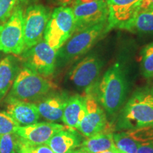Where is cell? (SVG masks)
I'll use <instances>...</instances> for the list:
<instances>
[{"label": "cell", "instance_id": "obj_1", "mask_svg": "<svg viewBox=\"0 0 153 153\" xmlns=\"http://www.w3.org/2000/svg\"><path fill=\"white\" fill-rule=\"evenodd\" d=\"M97 100L106 111L116 114L123 104L128 91V82L123 66L116 63L105 72L95 89Z\"/></svg>", "mask_w": 153, "mask_h": 153}, {"label": "cell", "instance_id": "obj_2", "mask_svg": "<svg viewBox=\"0 0 153 153\" xmlns=\"http://www.w3.org/2000/svg\"><path fill=\"white\" fill-rule=\"evenodd\" d=\"M153 126V94L150 89H137L120 112L118 130L128 131Z\"/></svg>", "mask_w": 153, "mask_h": 153}, {"label": "cell", "instance_id": "obj_3", "mask_svg": "<svg viewBox=\"0 0 153 153\" xmlns=\"http://www.w3.org/2000/svg\"><path fill=\"white\" fill-rule=\"evenodd\" d=\"M110 31L108 20L75 32L57 51L56 68L79 58Z\"/></svg>", "mask_w": 153, "mask_h": 153}, {"label": "cell", "instance_id": "obj_4", "mask_svg": "<svg viewBox=\"0 0 153 153\" xmlns=\"http://www.w3.org/2000/svg\"><path fill=\"white\" fill-rule=\"evenodd\" d=\"M55 85L27 68L20 69L7 98L28 101H39L55 89Z\"/></svg>", "mask_w": 153, "mask_h": 153}, {"label": "cell", "instance_id": "obj_5", "mask_svg": "<svg viewBox=\"0 0 153 153\" xmlns=\"http://www.w3.org/2000/svg\"><path fill=\"white\" fill-rule=\"evenodd\" d=\"M75 30V22L71 7L55 8L48 22L43 34L44 41L55 51H58Z\"/></svg>", "mask_w": 153, "mask_h": 153}, {"label": "cell", "instance_id": "obj_6", "mask_svg": "<svg viewBox=\"0 0 153 153\" xmlns=\"http://www.w3.org/2000/svg\"><path fill=\"white\" fill-rule=\"evenodd\" d=\"M0 51L14 55L24 51V12L19 4L15 6L7 22L0 25Z\"/></svg>", "mask_w": 153, "mask_h": 153}, {"label": "cell", "instance_id": "obj_7", "mask_svg": "<svg viewBox=\"0 0 153 153\" xmlns=\"http://www.w3.org/2000/svg\"><path fill=\"white\" fill-rule=\"evenodd\" d=\"M21 57L24 67L45 77L52 76L56 69L57 51L45 41L24 51Z\"/></svg>", "mask_w": 153, "mask_h": 153}, {"label": "cell", "instance_id": "obj_8", "mask_svg": "<svg viewBox=\"0 0 153 153\" xmlns=\"http://www.w3.org/2000/svg\"><path fill=\"white\" fill-rule=\"evenodd\" d=\"M51 14L49 9L43 4L27 7L24 14V51L42 41Z\"/></svg>", "mask_w": 153, "mask_h": 153}, {"label": "cell", "instance_id": "obj_9", "mask_svg": "<svg viewBox=\"0 0 153 153\" xmlns=\"http://www.w3.org/2000/svg\"><path fill=\"white\" fill-rule=\"evenodd\" d=\"M103 66L104 62L98 55H87L70 69L68 80L76 89L86 91L95 85Z\"/></svg>", "mask_w": 153, "mask_h": 153}, {"label": "cell", "instance_id": "obj_10", "mask_svg": "<svg viewBox=\"0 0 153 153\" xmlns=\"http://www.w3.org/2000/svg\"><path fill=\"white\" fill-rule=\"evenodd\" d=\"M85 114L76 130L84 136L89 137L104 131L108 125L103 107L89 91L85 95Z\"/></svg>", "mask_w": 153, "mask_h": 153}, {"label": "cell", "instance_id": "obj_11", "mask_svg": "<svg viewBox=\"0 0 153 153\" xmlns=\"http://www.w3.org/2000/svg\"><path fill=\"white\" fill-rule=\"evenodd\" d=\"M75 32L106 22L108 17L107 1H95L72 6Z\"/></svg>", "mask_w": 153, "mask_h": 153}, {"label": "cell", "instance_id": "obj_12", "mask_svg": "<svg viewBox=\"0 0 153 153\" xmlns=\"http://www.w3.org/2000/svg\"><path fill=\"white\" fill-rule=\"evenodd\" d=\"M68 127L53 122H40L19 126L15 133L24 142L31 145L45 144L55 133Z\"/></svg>", "mask_w": 153, "mask_h": 153}, {"label": "cell", "instance_id": "obj_13", "mask_svg": "<svg viewBox=\"0 0 153 153\" xmlns=\"http://www.w3.org/2000/svg\"><path fill=\"white\" fill-rule=\"evenodd\" d=\"M141 1L142 0H107L109 30L114 28L122 29L124 25L137 14Z\"/></svg>", "mask_w": 153, "mask_h": 153}, {"label": "cell", "instance_id": "obj_14", "mask_svg": "<svg viewBox=\"0 0 153 153\" xmlns=\"http://www.w3.org/2000/svg\"><path fill=\"white\" fill-rule=\"evenodd\" d=\"M6 102L5 111L20 126L31 125L39 120L40 114L34 103L12 98H7Z\"/></svg>", "mask_w": 153, "mask_h": 153}, {"label": "cell", "instance_id": "obj_15", "mask_svg": "<svg viewBox=\"0 0 153 153\" xmlns=\"http://www.w3.org/2000/svg\"><path fill=\"white\" fill-rule=\"evenodd\" d=\"M65 94H48L35 104L40 116L48 120L55 122L62 120L64 108L68 99Z\"/></svg>", "mask_w": 153, "mask_h": 153}, {"label": "cell", "instance_id": "obj_16", "mask_svg": "<svg viewBox=\"0 0 153 153\" xmlns=\"http://www.w3.org/2000/svg\"><path fill=\"white\" fill-rule=\"evenodd\" d=\"M74 129L68 128L59 131L45 143L54 153H69L82 145V137Z\"/></svg>", "mask_w": 153, "mask_h": 153}, {"label": "cell", "instance_id": "obj_17", "mask_svg": "<svg viewBox=\"0 0 153 153\" xmlns=\"http://www.w3.org/2000/svg\"><path fill=\"white\" fill-rule=\"evenodd\" d=\"M85 114V96L75 94L69 97L63 111L62 121L67 127L76 129Z\"/></svg>", "mask_w": 153, "mask_h": 153}, {"label": "cell", "instance_id": "obj_18", "mask_svg": "<svg viewBox=\"0 0 153 153\" xmlns=\"http://www.w3.org/2000/svg\"><path fill=\"white\" fill-rule=\"evenodd\" d=\"M19 70L16 57L8 55L0 60V102L11 89Z\"/></svg>", "mask_w": 153, "mask_h": 153}, {"label": "cell", "instance_id": "obj_19", "mask_svg": "<svg viewBox=\"0 0 153 153\" xmlns=\"http://www.w3.org/2000/svg\"><path fill=\"white\" fill-rule=\"evenodd\" d=\"M80 148L89 153H98L116 149L114 141V133L110 131L109 126L104 131L84 140Z\"/></svg>", "mask_w": 153, "mask_h": 153}, {"label": "cell", "instance_id": "obj_20", "mask_svg": "<svg viewBox=\"0 0 153 153\" xmlns=\"http://www.w3.org/2000/svg\"><path fill=\"white\" fill-rule=\"evenodd\" d=\"M122 30L133 33H152L153 9L137 12L133 19L124 25Z\"/></svg>", "mask_w": 153, "mask_h": 153}, {"label": "cell", "instance_id": "obj_21", "mask_svg": "<svg viewBox=\"0 0 153 153\" xmlns=\"http://www.w3.org/2000/svg\"><path fill=\"white\" fill-rule=\"evenodd\" d=\"M140 66L145 78L153 77V42L145 45L141 51Z\"/></svg>", "mask_w": 153, "mask_h": 153}, {"label": "cell", "instance_id": "obj_22", "mask_svg": "<svg viewBox=\"0 0 153 153\" xmlns=\"http://www.w3.org/2000/svg\"><path fill=\"white\" fill-rule=\"evenodd\" d=\"M20 138L16 133L0 135V153H19Z\"/></svg>", "mask_w": 153, "mask_h": 153}, {"label": "cell", "instance_id": "obj_23", "mask_svg": "<svg viewBox=\"0 0 153 153\" xmlns=\"http://www.w3.org/2000/svg\"><path fill=\"white\" fill-rule=\"evenodd\" d=\"M20 126L5 111H0V135L14 133Z\"/></svg>", "mask_w": 153, "mask_h": 153}, {"label": "cell", "instance_id": "obj_24", "mask_svg": "<svg viewBox=\"0 0 153 153\" xmlns=\"http://www.w3.org/2000/svg\"><path fill=\"white\" fill-rule=\"evenodd\" d=\"M19 153H54L46 144L31 145L20 139Z\"/></svg>", "mask_w": 153, "mask_h": 153}, {"label": "cell", "instance_id": "obj_25", "mask_svg": "<svg viewBox=\"0 0 153 153\" xmlns=\"http://www.w3.org/2000/svg\"><path fill=\"white\" fill-rule=\"evenodd\" d=\"M16 3V0H0V25L10 17Z\"/></svg>", "mask_w": 153, "mask_h": 153}, {"label": "cell", "instance_id": "obj_26", "mask_svg": "<svg viewBox=\"0 0 153 153\" xmlns=\"http://www.w3.org/2000/svg\"><path fill=\"white\" fill-rule=\"evenodd\" d=\"M136 153H153V140L141 145Z\"/></svg>", "mask_w": 153, "mask_h": 153}, {"label": "cell", "instance_id": "obj_27", "mask_svg": "<svg viewBox=\"0 0 153 153\" xmlns=\"http://www.w3.org/2000/svg\"><path fill=\"white\" fill-rule=\"evenodd\" d=\"M152 9H153V0H142L138 7L137 12Z\"/></svg>", "mask_w": 153, "mask_h": 153}, {"label": "cell", "instance_id": "obj_28", "mask_svg": "<svg viewBox=\"0 0 153 153\" xmlns=\"http://www.w3.org/2000/svg\"><path fill=\"white\" fill-rule=\"evenodd\" d=\"M76 0H52L53 4L59 7H69L72 6L75 2Z\"/></svg>", "mask_w": 153, "mask_h": 153}, {"label": "cell", "instance_id": "obj_29", "mask_svg": "<svg viewBox=\"0 0 153 153\" xmlns=\"http://www.w3.org/2000/svg\"><path fill=\"white\" fill-rule=\"evenodd\" d=\"M107 1V0H76L75 2L74 3V4L72 6L79 4H82V3H87V2H91V1Z\"/></svg>", "mask_w": 153, "mask_h": 153}, {"label": "cell", "instance_id": "obj_30", "mask_svg": "<svg viewBox=\"0 0 153 153\" xmlns=\"http://www.w3.org/2000/svg\"><path fill=\"white\" fill-rule=\"evenodd\" d=\"M69 153H89V152H88L87 151H86L85 150H84V149H82V148H80L79 147V148H77L74 149V150L70 151Z\"/></svg>", "mask_w": 153, "mask_h": 153}, {"label": "cell", "instance_id": "obj_31", "mask_svg": "<svg viewBox=\"0 0 153 153\" xmlns=\"http://www.w3.org/2000/svg\"><path fill=\"white\" fill-rule=\"evenodd\" d=\"M98 153H122L120 151H119L118 149H114V150H108L102 151V152H98Z\"/></svg>", "mask_w": 153, "mask_h": 153}, {"label": "cell", "instance_id": "obj_32", "mask_svg": "<svg viewBox=\"0 0 153 153\" xmlns=\"http://www.w3.org/2000/svg\"><path fill=\"white\" fill-rule=\"evenodd\" d=\"M18 1L21 4H28L30 1H33V0H18Z\"/></svg>", "mask_w": 153, "mask_h": 153}, {"label": "cell", "instance_id": "obj_33", "mask_svg": "<svg viewBox=\"0 0 153 153\" xmlns=\"http://www.w3.org/2000/svg\"><path fill=\"white\" fill-rule=\"evenodd\" d=\"M150 91H151V92H152V94H153V82H152V88H151Z\"/></svg>", "mask_w": 153, "mask_h": 153}]
</instances>
